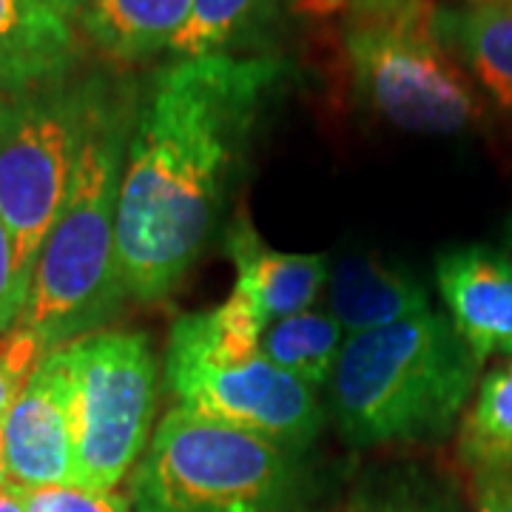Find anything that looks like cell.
I'll list each match as a JSON object with an SVG mask.
<instances>
[{
  "mask_svg": "<svg viewBox=\"0 0 512 512\" xmlns=\"http://www.w3.org/2000/svg\"><path fill=\"white\" fill-rule=\"evenodd\" d=\"M282 74L276 57L208 55L171 60L148 77L117 197L126 299L163 302L194 268Z\"/></svg>",
  "mask_w": 512,
  "mask_h": 512,
  "instance_id": "6da1fadb",
  "label": "cell"
},
{
  "mask_svg": "<svg viewBox=\"0 0 512 512\" xmlns=\"http://www.w3.org/2000/svg\"><path fill=\"white\" fill-rule=\"evenodd\" d=\"M140 89L120 77L94 120L72 188L37 256L20 325L49 350L103 325L126 299L117 274V197Z\"/></svg>",
  "mask_w": 512,
  "mask_h": 512,
  "instance_id": "7a4b0ae2",
  "label": "cell"
},
{
  "mask_svg": "<svg viewBox=\"0 0 512 512\" xmlns=\"http://www.w3.org/2000/svg\"><path fill=\"white\" fill-rule=\"evenodd\" d=\"M478 362L436 311L345 339L330 379L342 436L356 447L450 433L478 382Z\"/></svg>",
  "mask_w": 512,
  "mask_h": 512,
  "instance_id": "3957f363",
  "label": "cell"
},
{
  "mask_svg": "<svg viewBox=\"0 0 512 512\" xmlns=\"http://www.w3.org/2000/svg\"><path fill=\"white\" fill-rule=\"evenodd\" d=\"M117 80L106 72L69 74L40 89L0 94V222L12 239L26 296L89 131Z\"/></svg>",
  "mask_w": 512,
  "mask_h": 512,
  "instance_id": "277c9868",
  "label": "cell"
},
{
  "mask_svg": "<svg viewBox=\"0 0 512 512\" xmlns=\"http://www.w3.org/2000/svg\"><path fill=\"white\" fill-rule=\"evenodd\" d=\"M276 441L171 407L131 476L134 512H291L299 464Z\"/></svg>",
  "mask_w": 512,
  "mask_h": 512,
  "instance_id": "5b68a950",
  "label": "cell"
},
{
  "mask_svg": "<svg viewBox=\"0 0 512 512\" xmlns=\"http://www.w3.org/2000/svg\"><path fill=\"white\" fill-rule=\"evenodd\" d=\"M163 365L174 407L251 430L288 450L311 447L325 424L313 387L279 370L259 350L228 348L211 311L185 313L174 322Z\"/></svg>",
  "mask_w": 512,
  "mask_h": 512,
  "instance_id": "8992f818",
  "label": "cell"
},
{
  "mask_svg": "<svg viewBox=\"0 0 512 512\" xmlns=\"http://www.w3.org/2000/svg\"><path fill=\"white\" fill-rule=\"evenodd\" d=\"M69 373L74 487L114 493L151 441L160 367L143 333L92 330L60 348Z\"/></svg>",
  "mask_w": 512,
  "mask_h": 512,
  "instance_id": "52a82bcc",
  "label": "cell"
},
{
  "mask_svg": "<svg viewBox=\"0 0 512 512\" xmlns=\"http://www.w3.org/2000/svg\"><path fill=\"white\" fill-rule=\"evenodd\" d=\"M345 55L359 97L413 134H458L481 114L473 83L433 35L430 18L345 23Z\"/></svg>",
  "mask_w": 512,
  "mask_h": 512,
  "instance_id": "ba28073f",
  "label": "cell"
},
{
  "mask_svg": "<svg viewBox=\"0 0 512 512\" xmlns=\"http://www.w3.org/2000/svg\"><path fill=\"white\" fill-rule=\"evenodd\" d=\"M9 484L20 490L74 487L69 373L55 348L23 384L0 430Z\"/></svg>",
  "mask_w": 512,
  "mask_h": 512,
  "instance_id": "9c48e42d",
  "label": "cell"
},
{
  "mask_svg": "<svg viewBox=\"0 0 512 512\" xmlns=\"http://www.w3.org/2000/svg\"><path fill=\"white\" fill-rule=\"evenodd\" d=\"M225 251L237 271L228 299L251 313L262 330L285 316L311 311L319 293L328 288V256L276 251L259 237L248 214H237L225 228Z\"/></svg>",
  "mask_w": 512,
  "mask_h": 512,
  "instance_id": "30bf717a",
  "label": "cell"
},
{
  "mask_svg": "<svg viewBox=\"0 0 512 512\" xmlns=\"http://www.w3.org/2000/svg\"><path fill=\"white\" fill-rule=\"evenodd\" d=\"M436 285L447 319L481 365L512 353V256L487 245L444 251Z\"/></svg>",
  "mask_w": 512,
  "mask_h": 512,
  "instance_id": "8fae6325",
  "label": "cell"
},
{
  "mask_svg": "<svg viewBox=\"0 0 512 512\" xmlns=\"http://www.w3.org/2000/svg\"><path fill=\"white\" fill-rule=\"evenodd\" d=\"M83 0H0V94L49 86L74 72Z\"/></svg>",
  "mask_w": 512,
  "mask_h": 512,
  "instance_id": "7c38bea8",
  "label": "cell"
},
{
  "mask_svg": "<svg viewBox=\"0 0 512 512\" xmlns=\"http://www.w3.org/2000/svg\"><path fill=\"white\" fill-rule=\"evenodd\" d=\"M328 313L342 330L367 333L433 311L416 276L370 254H348L330 265Z\"/></svg>",
  "mask_w": 512,
  "mask_h": 512,
  "instance_id": "4fadbf2b",
  "label": "cell"
},
{
  "mask_svg": "<svg viewBox=\"0 0 512 512\" xmlns=\"http://www.w3.org/2000/svg\"><path fill=\"white\" fill-rule=\"evenodd\" d=\"M433 35L498 106L512 111V0L439 3Z\"/></svg>",
  "mask_w": 512,
  "mask_h": 512,
  "instance_id": "5bb4252c",
  "label": "cell"
},
{
  "mask_svg": "<svg viewBox=\"0 0 512 512\" xmlns=\"http://www.w3.org/2000/svg\"><path fill=\"white\" fill-rule=\"evenodd\" d=\"M194 0H83V37L117 66H140L168 52Z\"/></svg>",
  "mask_w": 512,
  "mask_h": 512,
  "instance_id": "9a60e30c",
  "label": "cell"
},
{
  "mask_svg": "<svg viewBox=\"0 0 512 512\" xmlns=\"http://www.w3.org/2000/svg\"><path fill=\"white\" fill-rule=\"evenodd\" d=\"M279 6L282 0H194L191 15L165 55L171 60L239 55L268 32Z\"/></svg>",
  "mask_w": 512,
  "mask_h": 512,
  "instance_id": "2e32d148",
  "label": "cell"
},
{
  "mask_svg": "<svg viewBox=\"0 0 512 512\" xmlns=\"http://www.w3.org/2000/svg\"><path fill=\"white\" fill-rule=\"evenodd\" d=\"M348 333L328 311H302L268 325L259 353L279 370L308 387H325L333 379Z\"/></svg>",
  "mask_w": 512,
  "mask_h": 512,
  "instance_id": "e0dca14e",
  "label": "cell"
},
{
  "mask_svg": "<svg viewBox=\"0 0 512 512\" xmlns=\"http://www.w3.org/2000/svg\"><path fill=\"white\" fill-rule=\"evenodd\" d=\"M461 456L478 470L512 464V359L478 384L461 421Z\"/></svg>",
  "mask_w": 512,
  "mask_h": 512,
  "instance_id": "ac0fdd59",
  "label": "cell"
},
{
  "mask_svg": "<svg viewBox=\"0 0 512 512\" xmlns=\"http://www.w3.org/2000/svg\"><path fill=\"white\" fill-rule=\"evenodd\" d=\"M49 353L52 350L43 345V339L20 322L0 333V430L23 384L32 379V373Z\"/></svg>",
  "mask_w": 512,
  "mask_h": 512,
  "instance_id": "d6986e66",
  "label": "cell"
},
{
  "mask_svg": "<svg viewBox=\"0 0 512 512\" xmlns=\"http://www.w3.org/2000/svg\"><path fill=\"white\" fill-rule=\"evenodd\" d=\"M26 512H128V501L117 493H94L83 487L26 490Z\"/></svg>",
  "mask_w": 512,
  "mask_h": 512,
  "instance_id": "ffe728a7",
  "label": "cell"
},
{
  "mask_svg": "<svg viewBox=\"0 0 512 512\" xmlns=\"http://www.w3.org/2000/svg\"><path fill=\"white\" fill-rule=\"evenodd\" d=\"M23 305H26V291L20 288L15 274V248L6 225L0 222V333H6L18 322Z\"/></svg>",
  "mask_w": 512,
  "mask_h": 512,
  "instance_id": "44dd1931",
  "label": "cell"
},
{
  "mask_svg": "<svg viewBox=\"0 0 512 512\" xmlns=\"http://www.w3.org/2000/svg\"><path fill=\"white\" fill-rule=\"evenodd\" d=\"M481 490H478V512H512V464L478 470Z\"/></svg>",
  "mask_w": 512,
  "mask_h": 512,
  "instance_id": "7402d4cb",
  "label": "cell"
},
{
  "mask_svg": "<svg viewBox=\"0 0 512 512\" xmlns=\"http://www.w3.org/2000/svg\"><path fill=\"white\" fill-rule=\"evenodd\" d=\"M353 512H447L441 507L419 504V501H379V504H365Z\"/></svg>",
  "mask_w": 512,
  "mask_h": 512,
  "instance_id": "603a6c76",
  "label": "cell"
},
{
  "mask_svg": "<svg viewBox=\"0 0 512 512\" xmlns=\"http://www.w3.org/2000/svg\"><path fill=\"white\" fill-rule=\"evenodd\" d=\"M0 512H26V490L6 484L0 490Z\"/></svg>",
  "mask_w": 512,
  "mask_h": 512,
  "instance_id": "cb8c5ba5",
  "label": "cell"
},
{
  "mask_svg": "<svg viewBox=\"0 0 512 512\" xmlns=\"http://www.w3.org/2000/svg\"><path fill=\"white\" fill-rule=\"evenodd\" d=\"M308 6H311L313 12H333V9H339V3H345V0H305Z\"/></svg>",
  "mask_w": 512,
  "mask_h": 512,
  "instance_id": "d4e9b609",
  "label": "cell"
},
{
  "mask_svg": "<svg viewBox=\"0 0 512 512\" xmlns=\"http://www.w3.org/2000/svg\"><path fill=\"white\" fill-rule=\"evenodd\" d=\"M9 484V476H6V467H3V453H0V490Z\"/></svg>",
  "mask_w": 512,
  "mask_h": 512,
  "instance_id": "484cf974",
  "label": "cell"
}]
</instances>
